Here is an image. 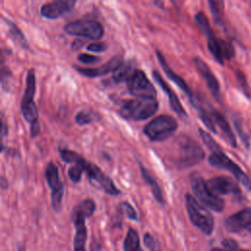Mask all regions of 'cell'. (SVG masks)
<instances>
[{
  "mask_svg": "<svg viewBox=\"0 0 251 251\" xmlns=\"http://www.w3.org/2000/svg\"><path fill=\"white\" fill-rule=\"evenodd\" d=\"M118 213L126 216L127 219H130L132 221H137V214L133 207L126 201H123L118 206Z\"/></svg>",
  "mask_w": 251,
  "mask_h": 251,
  "instance_id": "26",
  "label": "cell"
},
{
  "mask_svg": "<svg viewBox=\"0 0 251 251\" xmlns=\"http://www.w3.org/2000/svg\"><path fill=\"white\" fill-rule=\"evenodd\" d=\"M136 69L133 68V65L131 62H126V63H123L120 68H118L113 75V79L117 82H123L125 80L127 81V79L130 77V75L133 74V72Z\"/></svg>",
  "mask_w": 251,
  "mask_h": 251,
  "instance_id": "24",
  "label": "cell"
},
{
  "mask_svg": "<svg viewBox=\"0 0 251 251\" xmlns=\"http://www.w3.org/2000/svg\"><path fill=\"white\" fill-rule=\"evenodd\" d=\"M89 251H102L100 243L97 241L96 238H92L90 245H89Z\"/></svg>",
  "mask_w": 251,
  "mask_h": 251,
  "instance_id": "38",
  "label": "cell"
},
{
  "mask_svg": "<svg viewBox=\"0 0 251 251\" xmlns=\"http://www.w3.org/2000/svg\"><path fill=\"white\" fill-rule=\"evenodd\" d=\"M199 134L203 140V142L205 143V145L212 151V152H215V151H221L222 150V147L216 142V140L205 130L199 128Z\"/></svg>",
  "mask_w": 251,
  "mask_h": 251,
  "instance_id": "27",
  "label": "cell"
},
{
  "mask_svg": "<svg viewBox=\"0 0 251 251\" xmlns=\"http://www.w3.org/2000/svg\"><path fill=\"white\" fill-rule=\"evenodd\" d=\"M234 126H235L236 131H237V133L239 134V137H240L242 143L244 144V146H245L246 148H249L250 142H249L248 136H247V134L244 132L243 127H242V125H241V122H240L238 119H237V120H234Z\"/></svg>",
  "mask_w": 251,
  "mask_h": 251,
  "instance_id": "33",
  "label": "cell"
},
{
  "mask_svg": "<svg viewBox=\"0 0 251 251\" xmlns=\"http://www.w3.org/2000/svg\"><path fill=\"white\" fill-rule=\"evenodd\" d=\"M83 172H84V171H83L81 165H79L78 163H75V164H73V166L69 169V171H68V176H69V178H70L73 182L77 183V182L80 181Z\"/></svg>",
  "mask_w": 251,
  "mask_h": 251,
  "instance_id": "30",
  "label": "cell"
},
{
  "mask_svg": "<svg viewBox=\"0 0 251 251\" xmlns=\"http://www.w3.org/2000/svg\"><path fill=\"white\" fill-rule=\"evenodd\" d=\"M206 38L210 53L220 65H224L225 61L231 60L235 56V49L232 43L225 39L217 38L214 31L206 35Z\"/></svg>",
  "mask_w": 251,
  "mask_h": 251,
  "instance_id": "12",
  "label": "cell"
},
{
  "mask_svg": "<svg viewBox=\"0 0 251 251\" xmlns=\"http://www.w3.org/2000/svg\"><path fill=\"white\" fill-rule=\"evenodd\" d=\"M35 94V74L33 70H29L26 75L25 88L23 96L22 103H28L33 101V96Z\"/></svg>",
  "mask_w": 251,
  "mask_h": 251,
  "instance_id": "23",
  "label": "cell"
},
{
  "mask_svg": "<svg viewBox=\"0 0 251 251\" xmlns=\"http://www.w3.org/2000/svg\"><path fill=\"white\" fill-rule=\"evenodd\" d=\"M211 251H225V250H222L220 248H213Z\"/></svg>",
  "mask_w": 251,
  "mask_h": 251,
  "instance_id": "42",
  "label": "cell"
},
{
  "mask_svg": "<svg viewBox=\"0 0 251 251\" xmlns=\"http://www.w3.org/2000/svg\"><path fill=\"white\" fill-rule=\"evenodd\" d=\"M60 156L61 159L66 163H78L79 165H81L83 171L86 172L88 179L92 186L101 189L105 193L112 196H116L121 193V191L115 185L114 181L110 176L105 175L104 172L97 165L88 162L76 152L68 149H60Z\"/></svg>",
  "mask_w": 251,
  "mask_h": 251,
  "instance_id": "1",
  "label": "cell"
},
{
  "mask_svg": "<svg viewBox=\"0 0 251 251\" xmlns=\"http://www.w3.org/2000/svg\"><path fill=\"white\" fill-rule=\"evenodd\" d=\"M185 208L190 222L204 234L211 235L214 231L215 222L213 215L191 194H185Z\"/></svg>",
  "mask_w": 251,
  "mask_h": 251,
  "instance_id": "3",
  "label": "cell"
},
{
  "mask_svg": "<svg viewBox=\"0 0 251 251\" xmlns=\"http://www.w3.org/2000/svg\"><path fill=\"white\" fill-rule=\"evenodd\" d=\"M65 31L71 35L81 36L89 39H100L104 34L103 25L97 21L82 20L69 23L65 26Z\"/></svg>",
  "mask_w": 251,
  "mask_h": 251,
  "instance_id": "9",
  "label": "cell"
},
{
  "mask_svg": "<svg viewBox=\"0 0 251 251\" xmlns=\"http://www.w3.org/2000/svg\"><path fill=\"white\" fill-rule=\"evenodd\" d=\"M96 204L91 198L83 199L74 207L71 215L75 229L74 251H86L85 243L87 239V228L85 220L94 214Z\"/></svg>",
  "mask_w": 251,
  "mask_h": 251,
  "instance_id": "2",
  "label": "cell"
},
{
  "mask_svg": "<svg viewBox=\"0 0 251 251\" xmlns=\"http://www.w3.org/2000/svg\"><path fill=\"white\" fill-rule=\"evenodd\" d=\"M123 64V58L122 56H114L112 59H110L108 62L100 66L99 68H75L78 73H80L82 75L88 76V77H96L100 76L106 74H109L110 72H115L120 66Z\"/></svg>",
  "mask_w": 251,
  "mask_h": 251,
  "instance_id": "18",
  "label": "cell"
},
{
  "mask_svg": "<svg viewBox=\"0 0 251 251\" xmlns=\"http://www.w3.org/2000/svg\"><path fill=\"white\" fill-rule=\"evenodd\" d=\"M157 110L158 101L156 98H136L124 101L121 105V114L133 121L146 120Z\"/></svg>",
  "mask_w": 251,
  "mask_h": 251,
  "instance_id": "4",
  "label": "cell"
},
{
  "mask_svg": "<svg viewBox=\"0 0 251 251\" xmlns=\"http://www.w3.org/2000/svg\"><path fill=\"white\" fill-rule=\"evenodd\" d=\"M208 162L211 166L215 168L226 170L231 173L238 182H240L248 191H251V179L249 178V176L236 163L229 159L223 152V150L212 152L208 158Z\"/></svg>",
  "mask_w": 251,
  "mask_h": 251,
  "instance_id": "8",
  "label": "cell"
},
{
  "mask_svg": "<svg viewBox=\"0 0 251 251\" xmlns=\"http://www.w3.org/2000/svg\"><path fill=\"white\" fill-rule=\"evenodd\" d=\"M246 229L251 233V223H249L248 225H247V226H246Z\"/></svg>",
  "mask_w": 251,
  "mask_h": 251,
  "instance_id": "41",
  "label": "cell"
},
{
  "mask_svg": "<svg viewBox=\"0 0 251 251\" xmlns=\"http://www.w3.org/2000/svg\"><path fill=\"white\" fill-rule=\"evenodd\" d=\"M143 243L149 249V251H161V245L159 241L149 232H146L143 235Z\"/></svg>",
  "mask_w": 251,
  "mask_h": 251,
  "instance_id": "31",
  "label": "cell"
},
{
  "mask_svg": "<svg viewBox=\"0 0 251 251\" xmlns=\"http://www.w3.org/2000/svg\"><path fill=\"white\" fill-rule=\"evenodd\" d=\"M22 114L24 116V118L30 124H32L33 122L38 121V111H37V107L35 105V103L32 102H28V103H22Z\"/></svg>",
  "mask_w": 251,
  "mask_h": 251,
  "instance_id": "25",
  "label": "cell"
},
{
  "mask_svg": "<svg viewBox=\"0 0 251 251\" xmlns=\"http://www.w3.org/2000/svg\"><path fill=\"white\" fill-rule=\"evenodd\" d=\"M191 189L198 200L209 209L221 213L225 208V201L211 191L207 182L198 173H192L189 176Z\"/></svg>",
  "mask_w": 251,
  "mask_h": 251,
  "instance_id": "5",
  "label": "cell"
},
{
  "mask_svg": "<svg viewBox=\"0 0 251 251\" xmlns=\"http://www.w3.org/2000/svg\"><path fill=\"white\" fill-rule=\"evenodd\" d=\"M139 168H140L141 176L144 179V181L148 184V186L150 187L151 192H152L155 200L159 204L164 205L165 204V199H164L163 192H162V189H161L158 181L156 180V178L152 176V174L142 164H139Z\"/></svg>",
  "mask_w": 251,
  "mask_h": 251,
  "instance_id": "21",
  "label": "cell"
},
{
  "mask_svg": "<svg viewBox=\"0 0 251 251\" xmlns=\"http://www.w3.org/2000/svg\"><path fill=\"white\" fill-rule=\"evenodd\" d=\"M127 88L129 93L137 98H156L157 96L154 85L141 70H135L127 79Z\"/></svg>",
  "mask_w": 251,
  "mask_h": 251,
  "instance_id": "11",
  "label": "cell"
},
{
  "mask_svg": "<svg viewBox=\"0 0 251 251\" xmlns=\"http://www.w3.org/2000/svg\"><path fill=\"white\" fill-rule=\"evenodd\" d=\"M177 128L176 121L168 115H161L149 122L143 128L144 134L151 141H164L171 137Z\"/></svg>",
  "mask_w": 251,
  "mask_h": 251,
  "instance_id": "7",
  "label": "cell"
},
{
  "mask_svg": "<svg viewBox=\"0 0 251 251\" xmlns=\"http://www.w3.org/2000/svg\"><path fill=\"white\" fill-rule=\"evenodd\" d=\"M6 23H7V25L10 26V34H11V36L17 41V42H19L22 46H25V47H26V40H25V36H24V34L21 32V30L18 28V26L16 25H14L13 23H11L10 21H7L6 20Z\"/></svg>",
  "mask_w": 251,
  "mask_h": 251,
  "instance_id": "29",
  "label": "cell"
},
{
  "mask_svg": "<svg viewBox=\"0 0 251 251\" xmlns=\"http://www.w3.org/2000/svg\"><path fill=\"white\" fill-rule=\"evenodd\" d=\"M75 3L76 0H51L40 8V14L46 19L55 20L71 11Z\"/></svg>",
  "mask_w": 251,
  "mask_h": 251,
  "instance_id": "15",
  "label": "cell"
},
{
  "mask_svg": "<svg viewBox=\"0 0 251 251\" xmlns=\"http://www.w3.org/2000/svg\"><path fill=\"white\" fill-rule=\"evenodd\" d=\"M204 158V150L196 141L187 136L178 139V154L176 161L178 169L183 170L195 166Z\"/></svg>",
  "mask_w": 251,
  "mask_h": 251,
  "instance_id": "6",
  "label": "cell"
},
{
  "mask_svg": "<svg viewBox=\"0 0 251 251\" xmlns=\"http://www.w3.org/2000/svg\"><path fill=\"white\" fill-rule=\"evenodd\" d=\"M84 44V41L80 40V39H75L74 42H73V50H78L79 48H81V46Z\"/></svg>",
  "mask_w": 251,
  "mask_h": 251,
  "instance_id": "39",
  "label": "cell"
},
{
  "mask_svg": "<svg viewBox=\"0 0 251 251\" xmlns=\"http://www.w3.org/2000/svg\"><path fill=\"white\" fill-rule=\"evenodd\" d=\"M124 251H143L140 246L138 232L132 227H129L126 232L124 240Z\"/></svg>",
  "mask_w": 251,
  "mask_h": 251,
  "instance_id": "22",
  "label": "cell"
},
{
  "mask_svg": "<svg viewBox=\"0 0 251 251\" xmlns=\"http://www.w3.org/2000/svg\"><path fill=\"white\" fill-rule=\"evenodd\" d=\"M86 49L91 52H103L107 49V45L103 42H95L87 45Z\"/></svg>",
  "mask_w": 251,
  "mask_h": 251,
  "instance_id": "36",
  "label": "cell"
},
{
  "mask_svg": "<svg viewBox=\"0 0 251 251\" xmlns=\"http://www.w3.org/2000/svg\"><path fill=\"white\" fill-rule=\"evenodd\" d=\"M249 223H251V208H245L227 217L224 222V226L228 232L236 233L246 229Z\"/></svg>",
  "mask_w": 251,
  "mask_h": 251,
  "instance_id": "16",
  "label": "cell"
},
{
  "mask_svg": "<svg viewBox=\"0 0 251 251\" xmlns=\"http://www.w3.org/2000/svg\"><path fill=\"white\" fill-rule=\"evenodd\" d=\"M156 56H157V58H158L160 64H161V66H162L164 72H165L166 75H168V77H169L170 79H172L173 82H175V83L186 94V96L188 97V99H189L190 103L192 104V106L197 110L201 105H200V103L198 102V100H197V98L195 97V95L193 94L192 90L189 88V86H188V85L186 84V82L183 80V78L180 77L178 75H176V74L170 68V66H169V64L167 63L165 57L162 55V53H161L160 51H158V50L156 51Z\"/></svg>",
  "mask_w": 251,
  "mask_h": 251,
  "instance_id": "13",
  "label": "cell"
},
{
  "mask_svg": "<svg viewBox=\"0 0 251 251\" xmlns=\"http://www.w3.org/2000/svg\"><path fill=\"white\" fill-rule=\"evenodd\" d=\"M222 244L225 248V251H247L244 249H241L237 242L231 238H226L222 241Z\"/></svg>",
  "mask_w": 251,
  "mask_h": 251,
  "instance_id": "34",
  "label": "cell"
},
{
  "mask_svg": "<svg viewBox=\"0 0 251 251\" xmlns=\"http://www.w3.org/2000/svg\"><path fill=\"white\" fill-rule=\"evenodd\" d=\"M155 1H159V0H155Z\"/></svg>",
  "mask_w": 251,
  "mask_h": 251,
  "instance_id": "43",
  "label": "cell"
},
{
  "mask_svg": "<svg viewBox=\"0 0 251 251\" xmlns=\"http://www.w3.org/2000/svg\"><path fill=\"white\" fill-rule=\"evenodd\" d=\"M211 115H212V118L214 120V122L216 123V125L220 127V129L222 130L226 140L228 142V144L232 147H236V137L228 124V122L226 121V119L218 111L212 109L210 111Z\"/></svg>",
  "mask_w": 251,
  "mask_h": 251,
  "instance_id": "20",
  "label": "cell"
},
{
  "mask_svg": "<svg viewBox=\"0 0 251 251\" xmlns=\"http://www.w3.org/2000/svg\"><path fill=\"white\" fill-rule=\"evenodd\" d=\"M78 61L83 63V64H94L100 61V58L94 55H90V54H86V53H82L79 54L77 57Z\"/></svg>",
  "mask_w": 251,
  "mask_h": 251,
  "instance_id": "35",
  "label": "cell"
},
{
  "mask_svg": "<svg viewBox=\"0 0 251 251\" xmlns=\"http://www.w3.org/2000/svg\"><path fill=\"white\" fill-rule=\"evenodd\" d=\"M40 132V125H39V122L36 121V122H33L32 124H30V135L31 137H35L39 134Z\"/></svg>",
  "mask_w": 251,
  "mask_h": 251,
  "instance_id": "37",
  "label": "cell"
},
{
  "mask_svg": "<svg viewBox=\"0 0 251 251\" xmlns=\"http://www.w3.org/2000/svg\"><path fill=\"white\" fill-rule=\"evenodd\" d=\"M153 75V77L154 79L156 80V82L161 86V88L167 93L168 97H169V102H170V105H171V108L179 116H182V117H186V113H185V110L183 109V107L181 106L176 94L175 93V91L172 90V88L170 87V85L163 79V77L161 76V75L154 71L152 73Z\"/></svg>",
  "mask_w": 251,
  "mask_h": 251,
  "instance_id": "19",
  "label": "cell"
},
{
  "mask_svg": "<svg viewBox=\"0 0 251 251\" xmlns=\"http://www.w3.org/2000/svg\"><path fill=\"white\" fill-rule=\"evenodd\" d=\"M207 185L209 186L211 191L218 196L227 195V194H233V195L240 194V189L237 183L229 176H214L207 181Z\"/></svg>",
  "mask_w": 251,
  "mask_h": 251,
  "instance_id": "14",
  "label": "cell"
},
{
  "mask_svg": "<svg viewBox=\"0 0 251 251\" xmlns=\"http://www.w3.org/2000/svg\"><path fill=\"white\" fill-rule=\"evenodd\" d=\"M18 251H26V250H25V245H20V246H19V248H18Z\"/></svg>",
  "mask_w": 251,
  "mask_h": 251,
  "instance_id": "40",
  "label": "cell"
},
{
  "mask_svg": "<svg viewBox=\"0 0 251 251\" xmlns=\"http://www.w3.org/2000/svg\"><path fill=\"white\" fill-rule=\"evenodd\" d=\"M235 77H236V80H237V83L239 85V87L241 88V90L243 91L244 95L248 98H250V94H251V89L248 85V82H247V78L245 76V75L243 74L242 71L240 70H236L235 71Z\"/></svg>",
  "mask_w": 251,
  "mask_h": 251,
  "instance_id": "28",
  "label": "cell"
},
{
  "mask_svg": "<svg viewBox=\"0 0 251 251\" xmlns=\"http://www.w3.org/2000/svg\"><path fill=\"white\" fill-rule=\"evenodd\" d=\"M193 62H194L196 70L198 71V73L201 75V76L206 81V84H207L208 88L210 89L211 93L214 95V97L216 99H218L220 96L221 88H220L219 81H218L217 77L215 76L214 73L212 72L210 67L201 58L195 57L193 59Z\"/></svg>",
  "mask_w": 251,
  "mask_h": 251,
  "instance_id": "17",
  "label": "cell"
},
{
  "mask_svg": "<svg viewBox=\"0 0 251 251\" xmlns=\"http://www.w3.org/2000/svg\"><path fill=\"white\" fill-rule=\"evenodd\" d=\"M45 178L51 190V205L56 213L62 209V199L64 195V184L60 179L58 167L50 162L45 169Z\"/></svg>",
  "mask_w": 251,
  "mask_h": 251,
  "instance_id": "10",
  "label": "cell"
},
{
  "mask_svg": "<svg viewBox=\"0 0 251 251\" xmlns=\"http://www.w3.org/2000/svg\"><path fill=\"white\" fill-rule=\"evenodd\" d=\"M94 120H95V114L89 111H80L75 116V122L80 126L90 124Z\"/></svg>",
  "mask_w": 251,
  "mask_h": 251,
  "instance_id": "32",
  "label": "cell"
}]
</instances>
